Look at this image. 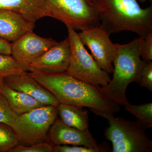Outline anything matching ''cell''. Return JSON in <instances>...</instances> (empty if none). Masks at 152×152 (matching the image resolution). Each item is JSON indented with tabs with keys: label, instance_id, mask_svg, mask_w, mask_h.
<instances>
[{
	"label": "cell",
	"instance_id": "cell-1",
	"mask_svg": "<svg viewBox=\"0 0 152 152\" xmlns=\"http://www.w3.org/2000/svg\"><path fill=\"white\" fill-rule=\"evenodd\" d=\"M29 74L52 93L60 104L87 107L90 110L113 114L121 111V106L107 97L100 86L79 80L66 72Z\"/></svg>",
	"mask_w": 152,
	"mask_h": 152
},
{
	"label": "cell",
	"instance_id": "cell-2",
	"mask_svg": "<svg viewBox=\"0 0 152 152\" xmlns=\"http://www.w3.org/2000/svg\"><path fill=\"white\" fill-rule=\"evenodd\" d=\"M101 26L110 34L129 31L140 37L152 32V6L143 8L137 0H94Z\"/></svg>",
	"mask_w": 152,
	"mask_h": 152
},
{
	"label": "cell",
	"instance_id": "cell-3",
	"mask_svg": "<svg viewBox=\"0 0 152 152\" xmlns=\"http://www.w3.org/2000/svg\"><path fill=\"white\" fill-rule=\"evenodd\" d=\"M142 41V37H140L129 43H117L113 79L107 86L102 87L104 94L120 106L129 103L126 96L128 86L140 82L144 64L141 59Z\"/></svg>",
	"mask_w": 152,
	"mask_h": 152
},
{
	"label": "cell",
	"instance_id": "cell-4",
	"mask_svg": "<svg viewBox=\"0 0 152 152\" xmlns=\"http://www.w3.org/2000/svg\"><path fill=\"white\" fill-rule=\"evenodd\" d=\"M108 121L109 126L104 135L111 142L113 152H151L152 141L137 121H129L122 117L115 118L108 112L91 110Z\"/></svg>",
	"mask_w": 152,
	"mask_h": 152
},
{
	"label": "cell",
	"instance_id": "cell-5",
	"mask_svg": "<svg viewBox=\"0 0 152 152\" xmlns=\"http://www.w3.org/2000/svg\"><path fill=\"white\" fill-rule=\"evenodd\" d=\"M67 28L70 59L69 64L65 72L85 83L105 86L111 79L110 75L98 66L91 55L82 43L78 33L73 29Z\"/></svg>",
	"mask_w": 152,
	"mask_h": 152
},
{
	"label": "cell",
	"instance_id": "cell-6",
	"mask_svg": "<svg viewBox=\"0 0 152 152\" xmlns=\"http://www.w3.org/2000/svg\"><path fill=\"white\" fill-rule=\"evenodd\" d=\"M57 115V107L44 106L18 115L12 127L24 145L49 142V131Z\"/></svg>",
	"mask_w": 152,
	"mask_h": 152
},
{
	"label": "cell",
	"instance_id": "cell-7",
	"mask_svg": "<svg viewBox=\"0 0 152 152\" xmlns=\"http://www.w3.org/2000/svg\"><path fill=\"white\" fill-rule=\"evenodd\" d=\"M51 18L74 30H82L101 26L94 6L86 0H45Z\"/></svg>",
	"mask_w": 152,
	"mask_h": 152
},
{
	"label": "cell",
	"instance_id": "cell-8",
	"mask_svg": "<svg viewBox=\"0 0 152 152\" xmlns=\"http://www.w3.org/2000/svg\"><path fill=\"white\" fill-rule=\"evenodd\" d=\"M78 35L82 43L89 49L100 68L108 74L113 73L117 46L112 42L110 34L100 26L82 30Z\"/></svg>",
	"mask_w": 152,
	"mask_h": 152
},
{
	"label": "cell",
	"instance_id": "cell-9",
	"mask_svg": "<svg viewBox=\"0 0 152 152\" xmlns=\"http://www.w3.org/2000/svg\"><path fill=\"white\" fill-rule=\"evenodd\" d=\"M57 42L45 38L33 31L26 33L11 44V56L25 71L32 63Z\"/></svg>",
	"mask_w": 152,
	"mask_h": 152
},
{
	"label": "cell",
	"instance_id": "cell-10",
	"mask_svg": "<svg viewBox=\"0 0 152 152\" xmlns=\"http://www.w3.org/2000/svg\"><path fill=\"white\" fill-rule=\"evenodd\" d=\"M70 49L68 38L57 42L35 60L29 67L31 72L43 73L65 72L69 64Z\"/></svg>",
	"mask_w": 152,
	"mask_h": 152
},
{
	"label": "cell",
	"instance_id": "cell-11",
	"mask_svg": "<svg viewBox=\"0 0 152 152\" xmlns=\"http://www.w3.org/2000/svg\"><path fill=\"white\" fill-rule=\"evenodd\" d=\"M50 141L55 145H72L90 148L99 146L88 129L80 131L65 124L60 119H56L49 131Z\"/></svg>",
	"mask_w": 152,
	"mask_h": 152
},
{
	"label": "cell",
	"instance_id": "cell-12",
	"mask_svg": "<svg viewBox=\"0 0 152 152\" xmlns=\"http://www.w3.org/2000/svg\"><path fill=\"white\" fill-rule=\"evenodd\" d=\"M4 83L13 89L29 95L45 105L58 107L59 104V102L53 94L32 77L29 73L24 72L8 76L4 78Z\"/></svg>",
	"mask_w": 152,
	"mask_h": 152
},
{
	"label": "cell",
	"instance_id": "cell-13",
	"mask_svg": "<svg viewBox=\"0 0 152 152\" xmlns=\"http://www.w3.org/2000/svg\"><path fill=\"white\" fill-rule=\"evenodd\" d=\"M35 24L13 11L0 9V37L10 42L33 31Z\"/></svg>",
	"mask_w": 152,
	"mask_h": 152
},
{
	"label": "cell",
	"instance_id": "cell-14",
	"mask_svg": "<svg viewBox=\"0 0 152 152\" xmlns=\"http://www.w3.org/2000/svg\"><path fill=\"white\" fill-rule=\"evenodd\" d=\"M0 9L19 14L31 23L45 17H51L45 0H0Z\"/></svg>",
	"mask_w": 152,
	"mask_h": 152
},
{
	"label": "cell",
	"instance_id": "cell-15",
	"mask_svg": "<svg viewBox=\"0 0 152 152\" xmlns=\"http://www.w3.org/2000/svg\"><path fill=\"white\" fill-rule=\"evenodd\" d=\"M0 93L5 98L11 109L18 115L45 106L23 92L13 89L4 83Z\"/></svg>",
	"mask_w": 152,
	"mask_h": 152
},
{
	"label": "cell",
	"instance_id": "cell-16",
	"mask_svg": "<svg viewBox=\"0 0 152 152\" xmlns=\"http://www.w3.org/2000/svg\"><path fill=\"white\" fill-rule=\"evenodd\" d=\"M57 107L60 119L65 124L80 131L89 128V113L82 107L59 104Z\"/></svg>",
	"mask_w": 152,
	"mask_h": 152
},
{
	"label": "cell",
	"instance_id": "cell-17",
	"mask_svg": "<svg viewBox=\"0 0 152 152\" xmlns=\"http://www.w3.org/2000/svg\"><path fill=\"white\" fill-rule=\"evenodd\" d=\"M124 106L127 112L136 117L137 121L144 129L152 127V102L139 105L128 103Z\"/></svg>",
	"mask_w": 152,
	"mask_h": 152
},
{
	"label": "cell",
	"instance_id": "cell-18",
	"mask_svg": "<svg viewBox=\"0 0 152 152\" xmlns=\"http://www.w3.org/2000/svg\"><path fill=\"white\" fill-rule=\"evenodd\" d=\"M20 144V139L12 127L0 122V152H9Z\"/></svg>",
	"mask_w": 152,
	"mask_h": 152
},
{
	"label": "cell",
	"instance_id": "cell-19",
	"mask_svg": "<svg viewBox=\"0 0 152 152\" xmlns=\"http://www.w3.org/2000/svg\"><path fill=\"white\" fill-rule=\"evenodd\" d=\"M26 72L11 55L0 53V77L5 78Z\"/></svg>",
	"mask_w": 152,
	"mask_h": 152
},
{
	"label": "cell",
	"instance_id": "cell-20",
	"mask_svg": "<svg viewBox=\"0 0 152 152\" xmlns=\"http://www.w3.org/2000/svg\"><path fill=\"white\" fill-rule=\"evenodd\" d=\"M111 151L110 147L108 143L103 142L97 148H90L83 146L61 145L54 147V152H107Z\"/></svg>",
	"mask_w": 152,
	"mask_h": 152
},
{
	"label": "cell",
	"instance_id": "cell-21",
	"mask_svg": "<svg viewBox=\"0 0 152 152\" xmlns=\"http://www.w3.org/2000/svg\"><path fill=\"white\" fill-rule=\"evenodd\" d=\"M17 116L18 115L11 109L5 98L0 93V122L12 126Z\"/></svg>",
	"mask_w": 152,
	"mask_h": 152
},
{
	"label": "cell",
	"instance_id": "cell-22",
	"mask_svg": "<svg viewBox=\"0 0 152 152\" xmlns=\"http://www.w3.org/2000/svg\"><path fill=\"white\" fill-rule=\"evenodd\" d=\"M54 146L49 142L39 143L29 146L19 144L9 152H53Z\"/></svg>",
	"mask_w": 152,
	"mask_h": 152
},
{
	"label": "cell",
	"instance_id": "cell-23",
	"mask_svg": "<svg viewBox=\"0 0 152 152\" xmlns=\"http://www.w3.org/2000/svg\"><path fill=\"white\" fill-rule=\"evenodd\" d=\"M144 61L140 79L139 84L140 86L145 88L150 92L152 91V61Z\"/></svg>",
	"mask_w": 152,
	"mask_h": 152
},
{
	"label": "cell",
	"instance_id": "cell-24",
	"mask_svg": "<svg viewBox=\"0 0 152 152\" xmlns=\"http://www.w3.org/2000/svg\"><path fill=\"white\" fill-rule=\"evenodd\" d=\"M142 37L141 56L145 61L152 60V32Z\"/></svg>",
	"mask_w": 152,
	"mask_h": 152
},
{
	"label": "cell",
	"instance_id": "cell-25",
	"mask_svg": "<svg viewBox=\"0 0 152 152\" xmlns=\"http://www.w3.org/2000/svg\"><path fill=\"white\" fill-rule=\"evenodd\" d=\"M0 53L11 55V44L10 42L0 37Z\"/></svg>",
	"mask_w": 152,
	"mask_h": 152
},
{
	"label": "cell",
	"instance_id": "cell-26",
	"mask_svg": "<svg viewBox=\"0 0 152 152\" xmlns=\"http://www.w3.org/2000/svg\"><path fill=\"white\" fill-rule=\"evenodd\" d=\"M4 84V78L0 77V91Z\"/></svg>",
	"mask_w": 152,
	"mask_h": 152
},
{
	"label": "cell",
	"instance_id": "cell-27",
	"mask_svg": "<svg viewBox=\"0 0 152 152\" xmlns=\"http://www.w3.org/2000/svg\"><path fill=\"white\" fill-rule=\"evenodd\" d=\"M86 1L90 4L93 5H94V0H86Z\"/></svg>",
	"mask_w": 152,
	"mask_h": 152
},
{
	"label": "cell",
	"instance_id": "cell-28",
	"mask_svg": "<svg viewBox=\"0 0 152 152\" xmlns=\"http://www.w3.org/2000/svg\"><path fill=\"white\" fill-rule=\"evenodd\" d=\"M137 1L141 3H144L145 2L147 1L148 0H137ZM150 1H151V0H150Z\"/></svg>",
	"mask_w": 152,
	"mask_h": 152
}]
</instances>
